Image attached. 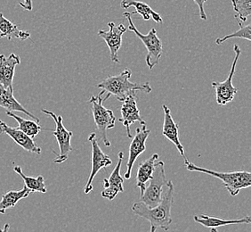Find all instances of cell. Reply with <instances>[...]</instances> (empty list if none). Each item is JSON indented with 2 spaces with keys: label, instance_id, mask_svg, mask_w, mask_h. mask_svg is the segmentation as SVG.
I'll list each match as a JSON object with an SVG mask.
<instances>
[{
  "label": "cell",
  "instance_id": "cell-1",
  "mask_svg": "<svg viewBox=\"0 0 251 232\" xmlns=\"http://www.w3.org/2000/svg\"><path fill=\"white\" fill-rule=\"evenodd\" d=\"M166 186L167 189L157 205L149 207L140 201H136L133 203L131 210L137 216L148 221L151 226L167 232L172 223L171 209L174 203V185L171 180H168Z\"/></svg>",
  "mask_w": 251,
  "mask_h": 232
},
{
  "label": "cell",
  "instance_id": "cell-2",
  "mask_svg": "<svg viewBox=\"0 0 251 232\" xmlns=\"http://www.w3.org/2000/svg\"><path fill=\"white\" fill-rule=\"evenodd\" d=\"M131 76L132 71L126 68L119 75L109 76L97 84L98 88H101L104 93H107L106 96L103 97V101H106L111 96L116 97L119 101H123L131 93L143 91L149 94L152 91L150 83H132L130 82Z\"/></svg>",
  "mask_w": 251,
  "mask_h": 232
},
{
  "label": "cell",
  "instance_id": "cell-3",
  "mask_svg": "<svg viewBox=\"0 0 251 232\" xmlns=\"http://www.w3.org/2000/svg\"><path fill=\"white\" fill-rule=\"evenodd\" d=\"M184 166L190 172L208 174L209 176L220 179L232 197H235L242 189L250 188L251 186V174L247 171H232L228 173L217 172L200 167L191 163L187 158L184 159Z\"/></svg>",
  "mask_w": 251,
  "mask_h": 232
},
{
  "label": "cell",
  "instance_id": "cell-4",
  "mask_svg": "<svg viewBox=\"0 0 251 232\" xmlns=\"http://www.w3.org/2000/svg\"><path fill=\"white\" fill-rule=\"evenodd\" d=\"M103 95L104 91L101 90L98 96H92L88 100V104L91 106L94 121L97 126V131L101 136V140L105 146L111 145L107 136V131L112 129L116 125V117L111 109H107L103 106Z\"/></svg>",
  "mask_w": 251,
  "mask_h": 232
},
{
  "label": "cell",
  "instance_id": "cell-5",
  "mask_svg": "<svg viewBox=\"0 0 251 232\" xmlns=\"http://www.w3.org/2000/svg\"><path fill=\"white\" fill-rule=\"evenodd\" d=\"M124 16H125L127 22H128V29L130 31H133L134 33L142 40V42L144 43L145 48L147 49V56H146V64L149 67L150 70H152L153 68L159 64V60L161 58L162 55V41L160 40L158 34H157V30L154 28L151 29L148 34H142L138 29H136L133 21H132V15L130 13L126 12L124 13Z\"/></svg>",
  "mask_w": 251,
  "mask_h": 232
},
{
  "label": "cell",
  "instance_id": "cell-6",
  "mask_svg": "<svg viewBox=\"0 0 251 232\" xmlns=\"http://www.w3.org/2000/svg\"><path fill=\"white\" fill-rule=\"evenodd\" d=\"M149 181L150 182L146 185L144 192L141 194L139 201L149 207H153L161 201L163 196V187L168 183L163 161L158 160L156 162L154 172Z\"/></svg>",
  "mask_w": 251,
  "mask_h": 232
},
{
  "label": "cell",
  "instance_id": "cell-7",
  "mask_svg": "<svg viewBox=\"0 0 251 232\" xmlns=\"http://www.w3.org/2000/svg\"><path fill=\"white\" fill-rule=\"evenodd\" d=\"M41 112L46 116H50L53 119L55 123V130L53 131V134L59 145V153H55L53 150V153L55 155V159L53 160L54 164L61 165L63 162H65L69 157L71 152H73V147L72 146V138L73 133L72 131H68L67 129L63 125V117L61 116H56L53 112L42 109Z\"/></svg>",
  "mask_w": 251,
  "mask_h": 232
},
{
  "label": "cell",
  "instance_id": "cell-8",
  "mask_svg": "<svg viewBox=\"0 0 251 232\" xmlns=\"http://www.w3.org/2000/svg\"><path fill=\"white\" fill-rule=\"evenodd\" d=\"M233 50L235 53V57L232 61L231 71H230V73H229L226 80L222 83L213 82L211 83V86L216 91V101L219 106H226L227 104L231 103L238 92V88L232 85V78L235 73L237 63H238L239 58L241 57L242 51H241L240 47L236 44L233 46Z\"/></svg>",
  "mask_w": 251,
  "mask_h": 232
},
{
  "label": "cell",
  "instance_id": "cell-9",
  "mask_svg": "<svg viewBox=\"0 0 251 232\" xmlns=\"http://www.w3.org/2000/svg\"><path fill=\"white\" fill-rule=\"evenodd\" d=\"M88 141L91 143V147H92V158H91L92 165H91V173H90L89 179H87V184L84 189V193L87 195L92 191L93 180L97 176V174L99 173V171L105 169L107 167L111 166L112 164V161L109 157V155H105L101 149L100 145L98 144L96 133H91L89 135Z\"/></svg>",
  "mask_w": 251,
  "mask_h": 232
},
{
  "label": "cell",
  "instance_id": "cell-10",
  "mask_svg": "<svg viewBox=\"0 0 251 232\" xmlns=\"http://www.w3.org/2000/svg\"><path fill=\"white\" fill-rule=\"evenodd\" d=\"M151 131L147 129L146 125H141L139 128H136L135 136L132 137V141L129 145V155L126 163V172L124 174V179H131L133 166L137 157L146 150V141Z\"/></svg>",
  "mask_w": 251,
  "mask_h": 232
},
{
  "label": "cell",
  "instance_id": "cell-11",
  "mask_svg": "<svg viewBox=\"0 0 251 232\" xmlns=\"http://www.w3.org/2000/svg\"><path fill=\"white\" fill-rule=\"evenodd\" d=\"M108 30L100 29L98 30V35L101 39L105 41L109 50H110V58L112 62L120 63V59L118 56V52L122 45V36L126 31L124 25H120L117 26L113 22L108 23Z\"/></svg>",
  "mask_w": 251,
  "mask_h": 232
},
{
  "label": "cell",
  "instance_id": "cell-12",
  "mask_svg": "<svg viewBox=\"0 0 251 232\" xmlns=\"http://www.w3.org/2000/svg\"><path fill=\"white\" fill-rule=\"evenodd\" d=\"M123 104L121 107V117L119 119V121L125 126L126 135L132 139L130 127L135 121H138L141 125H146L145 120L142 118L140 111L137 107L136 103V95L135 92L131 93L123 100Z\"/></svg>",
  "mask_w": 251,
  "mask_h": 232
},
{
  "label": "cell",
  "instance_id": "cell-13",
  "mask_svg": "<svg viewBox=\"0 0 251 232\" xmlns=\"http://www.w3.org/2000/svg\"><path fill=\"white\" fill-rule=\"evenodd\" d=\"M124 159V153L119 152L118 154V164L112 171L109 178L103 179L104 189L101 191V197L108 200H113L118 196V194L124 191V179L121 175V165Z\"/></svg>",
  "mask_w": 251,
  "mask_h": 232
},
{
  "label": "cell",
  "instance_id": "cell-14",
  "mask_svg": "<svg viewBox=\"0 0 251 232\" xmlns=\"http://www.w3.org/2000/svg\"><path fill=\"white\" fill-rule=\"evenodd\" d=\"M4 133L9 136L17 145H20L26 151L37 154V155L41 154L42 150L36 144L33 139L29 138V136L25 135V133L19 131L17 128L10 127L4 121L0 120V134H4Z\"/></svg>",
  "mask_w": 251,
  "mask_h": 232
},
{
  "label": "cell",
  "instance_id": "cell-15",
  "mask_svg": "<svg viewBox=\"0 0 251 232\" xmlns=\"http://www.w3.org/2000/svg\"><path fill=\"white\" fill-rule=\"evenodd\" d=\"M162 109L164 112L162 135L164 136L166 139H168L171 143H173L181 156L184 158V160L186 159L184 146L181 144L180 139H179L178 124L174 121L171 115V111L168 106L163 105Z\"/></svg>",
  "mask_w": 251,
  "mask_h": 232
},
{
  "label": "cell",
  "instance_id": "cell-16",
  "mask_svg": "<svg viewBox=\"0 0 251 232\" xmlns=\"http://www.w3.org/2000/svg\"><path fill=\"white\" fill-rule=\"evenodd\" d=\"M21 63L19 56L10 54L8 57L0 55V84L5 88L13 87L15 68Z\"/></svg>",
  "mask_w": 251,
  "mask_h": 232
},
{
  "label": "cell",
  "instance_id": "cell-17",
  "mask_svg": "<svg viewBox=\"0 0 251 232\" xmlns=\"http://www.w3.org/2000/svg\"><path fill=\"white\" fill-rule=\"evenodd\" d=\"M0 107L5 108L6 111L23 113L39 123L40 121L39 118L34 116L32 113L28 111L23 105L20 104L18 100L14 96L13 87L5 88L1 84H0Z\"/></svg>",
  "mask_w": 251,
  "mask_h": 232
},
{
  "label": "cell",
  "instance_id": "cell-18",
  "mask_svg": "<svg viewBox=\"0 0 251 232\" xmlns=\"http://www.w3.org/2000/svg\"><path fill=\"white\" fill-rule=\"evenodd\" d=\"M121 6L125 9H127L129 7H135V11L130 13V15L138 14L145 21H149L151 18H152L156 24L163 23V20L160 15L155 12L150 5H147L145 2H142L139 0H121Z\"/></svg>",
  "mask_w": 251,
  "mask_h": 232
},
{
  "label": "cell",
  "instance_id": "cell-19",
  "mask_svg": "<svg viewBox=\"0 0 251 232\" xmlns=\"http://www.w3.org/2000/svg\"><path fill=\"white\" fill-rule=\"evenodd\" d=\"M193 220L195 223H200L202 226L206 228H217L226 225H232V224H250L251 223V219L250 216L241 218V219H225V218L214 217L209 216L206 213H203L201 215H194Z\"/></svg>",
  "mask_w": 251,
  "mask_h": 232
},
{
  "label": "cell",
  "instance_id": "cell-20",
  "mask_svg": "<svg viewBox=\"0 0 251 232\" xmlns=\"http://www.w3.org/2000/svg\"><path fill=\"white\" fill-rule=\"evenodd\" d=\"M159 155L153 154L148 159L142 161L136 174V187L140 189V195L144 192L146 184L151 179L154 172V166L156 162L159 160Z\"/></svg>",
  "mask_w": 251,
  "mask_h": 232
},
{
  "label": "cell",
  "instance_id": "cell-21",
  "mask_svg": "<svg viewBox=\"0 0 251 232\" xmlns=\"http://www.w3.org/2000/svg\"><path fill=\"white\" fill-rule=\"evenodd\" d=\"M0 31L3 34V38H6L11 40L13 38L21 39V40H27L30 38V33L19 29L17 25L13 24L11 21L6 19L4 15L0 11Z\"/></svg>",
  "mask_w": 251,
  "mask_h": 232
},
{
  "label": "cell",
  "instance_id": "cell-22",
  "mask_svg": "<svg viewBox=\"0 0 251 232\" xmlns=\"http://www.w3.org/2000/svg\"><path fill=\"white\" fill-rule=\"evenodd\" d=\"M29 194L30 191L25 186L20 190H10L8 192L3 194L2 199L0 200V213L5 214L7 209L15 207L22 199L28 198Z\"/></svg>",
  "mask_w": 251,
  "mask_h": 232
},
{
  "label": "cell",
  "instance_id": "cell-23",
  "mask_svg": "<svg viewBox=\"0 0 251 232\" xmlns=\"http://www.w3.org/2000/svg\"><path fill=\"white\" fill-rule=\"evenodd\" d=\"M6 115L11 118L15 119L18 123V127H16L19 131L25 133V135L29 136V138L33 139L39 135L40 131H43V128L39 125V122L29 119H25L24 117L15 115L14 112L6 111Z\"/></svg>",
  "mask_w": 251,
  "mask_h": 232
},
{
  "label": "cell",
  "instance_id": "cell-24",
  "mask_svg": "<svg viewBox=\"0 0 251 232\" xmlns=\"http://www.w3.org/2000/svg\"><path fill=\"white\" fill-rule=\"evenodd\" d=\"M14 171L15 173L18 174L20 177L23 179L25 184V187L29 189L30 193H47V186L45 183V178L42 175H39L37 177H32V176H26L21 166H14Z\"/></svg>",
  "mask_w": 251,
  "mask_h": 232
},
{
  "label": "cell",
  "instance_id": "cell-25",
  "mask_svg": "<svg viewBox=\"0 0 251 232\" xmlns=\"http://www.w3.org/2000/svg\"><path fill=\"white\" fill-rule=\"evenodd\" d=\"M235 18L244 24L251 15V0H232Z\"/></svg>",
  "mask_w": 251,
  "mask_h": 232
},
{
  "label": "cell",
  "instance_id": "cell-26",
  "mask_svg": "<svg viewBox=\"0 0 251 232\" xmlns=\"http://www.w3.org/2000/svg\"><path fill=\"white\" fill-rule=\"evenodd\" d=\"M239 25H240V29L234 31L233 33L229 34V35H226L222 38H218L216 39V44L217 45H221L224 43L225 41H226L228 39H244L251 41V24L249 25H244L242 23L239 22Z\"/></svg>",
  "mask_w": 251,
  "mask_h": 232
},
{
  "label": "cell",
  "instance_id": "cell-27",
  "mask_svg": "<svg viewBox=\"0 0 251 232\" xmlns=\"http://www.w3.org/2000/svg\"><path fill=\"white\" fill-rule=\"evenodd\" d=\"M197 5H198L199 9H200V17L203 21H207V15L204 10V5L208 0H193Z\"/></svg>",
  "mask_w": 251,
  "mask_h": 232
},
{
  "label": "cell",
  "instance_id": "cell-28",
  "mask_svg": "<svg viewBox=\"0 0 251 232\" xmlns=\"http://www.w3.org/2000/svg\"><path fill=\"white\" fill-rule=\"evenodd\" d=\"M18 5L25 11H31L33 7L32 0H18Z\"/></svg>",
  "mask_w": 251,
  "mask_h": 232
},
{
  "label": "cell",
  "instance_id": "cell-29",
  "mask_svg": "<svg viewBox=\"0 0 251 232\" xmlns=\"http://www.w3.org/2000/svg\"><path fill=\"white\" fill-rule=\"evenodd\" d=\"M10 224L6 223L4 225V227L0 229V232H9Z\"/></svg>",
  "mask_w": 251,
  "mask_h": 232
},
{
  "label": "cell",
  "instance_id": "cell-30",
  "mask_svg": "<svg viewBox=\"0 0 251 232\" xmlns=\"http://www.w3.org/2000/svg\"><path fill=\"white\" fill-rule=\"evenodd\" d=\"M156 230H157L156 228L153 227V226H151V230L149 232H156Z\"/></svg>",
  "mask_w": 251,
  "mask_h": 232
},
{
  "label": "cell",
  "instance_id": "cell-31",
  "mask_svg": "<svg viewBox=\"0 0 251 232\" xmlns=\"http://www.w3.org/2000/svg\"><path fill=\"white\" fill-rule=\"evenodd\" d=\"M210 232H218V230L216 229V228H211V230H210Z\"/></svg>",
  "mask_w": 251,
  "mask_h": 232
},
{
  "label": "cell",
  "instance_id": "cell-32",
  "mask_svg": "<svg viewBox=\"0 0 251 232\" xmlns=\"http://www.w3.org/2000/svg\"><path fill=\"white\" fill-rule=\"evenodd\" d=\"M0 39H3V34L1 33V31H0Z\"/></svg>",
  "mask_w": 251,
  "mask_h": 232
}]
</instances>
